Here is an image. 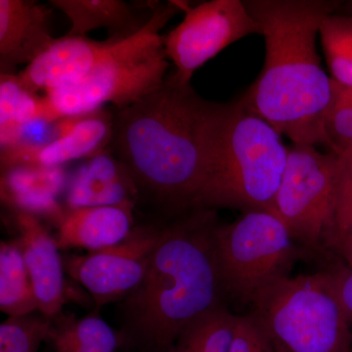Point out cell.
Wrapping results in <instances>:
<instances>
[{
  "instance_id": "1",
  "label": "cell",
  "mask_w": 352,
  "mask_h": 352,
  "mask_svg": "<svg viewBox=\"0 0 352 352\" xmlns=\"http://www.w3.org/2000/svg\"><path fill=\"white\" fill-rule=\"evenodd\" d=\"M228 103L197 94L173 72L129 107L113 109L109 149L147 201L168 217L203 208L221 151Z\"/></svg>"
},
{
  "instance_id": "2",
  "label": "cell",
  "mask_w": 352,
  "mask_h": 352,
  "mask_svg": "<svg viewBox=\"0 0 352 352\" xmlns=\"http://www.w3.org/2000/svg\"><path fill=\"white\" fill-rule=\"evenodd\" d=\"M261 27L265 59L240 97L245 108L293 144L325 145L336 82L322 68L317 38L322 21L339 10L331 0H244Z\"/></svg>"
},
{
  "instance_id": "3",
  "label": "cell",
  "mask_w": 352,
  "mask_h": 352,
  "mask_svg": "<svg viewBox=\"0 0 352 352\" xmlns=\"http://www.w3.org/2000/svg\"><path fill=\"white\" fill-rule=\"evenodd\" d=\"M142 283L126 298L129 332L153 352H166L200 317L226 305L217 251V210L171 217Z\"/></svg>"
},
{
  "instance_id": "4",
  "label": "cell",
  "mask_w": 352,
  "mask_h": 352,
  "mask_svg": "<svg viewBox=\"0 0 352 352\" xmlns=\"http://www.w3.org/2000/svg\"><path fill=\"white\" fill-rule=\"evenodd\" d=\"M182 11L179 1L159 2L145 27L124 39L85 78L46 92L50 122L94 112L108 104L122 110L161 87L170 63L160 32Z\"/></svg>"
},
{
  "instance_id": "5",
  "label": "cell",
  "mask_w": 352,
  "mask_h": 352,
  "mask_svg": "<svg viewBox=\"0 0 352 352\" xmlns=\"http://www.w3.org/2000/svg\"><path fill=\"white\" fill-rule=\"evenodd\" d=\"M249 315L270 352H349L352 346L351 326L326 270L267 285Z\"/></svg>"
},
{
  "instance_id": "6",
  "label": "cell",
  "mask_w": 352,
  "mask_h": 352,
  "mask_svg": "<svg viewBox=\"0 0 352 352\" xmlns=\"http://www.w3.org/2000/svg\"><path fill=\"white\" fill-rule=\"evenodd\" d=\"M281 136L240 98L229 102L219 161L203 208L275 212L289 155Z\"/></svg>"
},
{
  "instance_id": "7",
  "label": "cell",
  "mask_w": 352,
  "mask_h": 352,
  "mask_svg": "<svg viewBox=\"0 0 352 352\" xmlns=\"http://www.w3.org/2000/svg\"><path fill=\"white\" fill-rule=\"evenodd\" d=\"M217 251L226 302L250 307L267 285L289 276L305 254L280 217L266 210L243 212L232 223L220 224Z\"/></svg>"
},
{
  "instance_id": "8",
  "label": "cell",
  "mask_w": 352,
  "mask_h": 352,
  "mask_svg": "<svg viewBox=\"0 0 352 352\" xmlns=\"http://www.w3.org/2000/svg\"><path fill=\"white\" fill-rule=\"evenodd\" d=\"M275 198V214L302 249L319 254L330 226L337 155L312 145L293 144Z\"/></svg>"
},
{
  "instance_id": "9",
  "label": "cell",
  "mask_w": 352,
  "mask_h": 352,
  "mask_svg": "<svg viewBox=\"0 0 352 352\" xmlns=\"http://www.w3.org/2000/svg\"><path fill=\"white\" fill-rule=\"evenodd\" d=\"M258 23L245 8L244 0H210L185 11V17L162 36L166 56L175 65L173 74L182 83L227 46L261 34Z\"/></svg>"
},
{
  "instance_id": "10",
  "label": "cell",
  "mask_w": 352,
  "mask_h": 352,
  "mask_svg": "<svg viewBox=\"0 0 352 352\" xmlns=\"http://www.w3.org/2000/svg\"><path fill=\"white\" fill-rule=\"evenodd\" d=\"M162 233L159 224H140L118 245L63 259L69 276L87 289L97 307L126 298L142 283Z\"/></svg>"
},
{
  "instance_id": "11",
  "label": "cell",
  "mask_w": 352,
  "mask_h": 352,
  "mask_svg": "<svg viewBox=\"0 0 352 352\" xmlns=\"http://www.w3.org/2000/svg\"><path fill=\"white\" fill-rule=\"evenodd\" d=\"M113 112L99 109L85 115L55 120L56 138L36 148L1 150V170L15 166H63L107 149L113 131Z\"/></svg>"
},
{
  "instance_id": "12",
  "label": "cell",
  "mask_w": 352,
  "mask_h": 352,
  "mask_svg": "<svg viewBox=\"0 0 352 352\" xmlns=\"http://www.w3.org/2000/svg\"><path fill=\"white\" fill-rule=\"evenodd\" d=\"M126 38L96 41L87 36L55 38L47 50L21 72V82L34 94L74 85L119 50Z\"/></svg>"
},
{
  "instance_id": "13",
  "label": "cell",
  "mask_w": 352,
  "mask_h": 352,
  "mask_svg": "<svg viewBox=\"0 0 352 352\" xmlns=\"http://www.w3.org/2000/svg\"><path fill=\"white\" fill-rule=\"evenodd\" d=\"M12 212L20 233L18 243L31 278L38 311L53 318L62 314L67 300L60 249L41 219L20 210Z\"/></svg>"
},
{
  "instance_id": "14",
  "label": "cell",
  "mask_w": 352,
  "mask_h": 352,
  "mask_svg": "<svg viewBox=\"0 0 352 352\" xmlns=\"http://www.w3.org/2000/svg\"><path fill=\"white\" fill-rule=\"evenodd\" d=\"M51 13L34 0H0V75H12L50 47Z\"/></svg>"
},
{
  "instance_id": "15",
  "label": "cell",
  "mask_w": 352,
  "mask_h": 352,
  "mask_svg": "<svg viewBox=\"0 0 352 352\" xmlns=\"http://www.w3.org/2000/svg\"><path fill=\"white\" fill-rule=\"evenodd\" d=\"M139 193L131 173L111 150L87 157L69 178L65 191L66 210L132 203Z\"/></svg>"
},
{
  "instance_id": "16",
  "label": "cell",
  "mask_w": 352,
  "mask_h": 352,
  "mask_svg": "<svg viewBox=\"0 0 352 352\" xmlns=\"http://www.w3.org/2000/svg\"><path fill=\"white\" fill-rule=\"evenodd\" d=\"M69 177L63 166H15L1 170V199L11 208L59 226L66 208L58 201Z\"/></svg>"
},
{
  "instance_id": "17",
  "label": "cell",
  "mask_w": 352,
  "mask_h": 352,
  "mask_svg": "<svg viewBox=\"0 0 352 352\" xmlns=\"http://www.w3.org/2000/svg\"><path fill=\"white\" fill-rule=\"evenodd\" d=\"M135 204L67 210L58 226L56 243L61 250L100 251L122 242L134 224Z\"/></svg>"
},
{
  "instance_id": "18",
  "label": "cell",
  "mask_w": 352,
  "mask_h": 352,
  "mask_svg": "<svg viewBox=\"0 0 352 352\" xmlns=\"http://www.w3.org/2000/svg\"><path fill=\"white\" fill-rule=\"evenodd\" d=\"M50 3L71 21L67 36H87L88 32L104 28L110 38H126L145 27L156 7L149 13L143 11L153 8L157 2L129 4L122 0H50Z\"/></svg>"
},
{
  "instance_id": "19",
  "label": "cell",
  "mask_w": 352,
  "mask_h": 352,
  "mask_svg": "<svg viewBox=\"0 0 352 352\" xmlns=\"http://www.w3.org/2000/svg\"><path fill=\"white\" fill-rule=\"evenodd\" d=\"M47 342L55 352H117L120 344L118 333L97 314L53 317Z\"/></svg>"
},
{
  "instance_id": "20",
  "label": "cell",
  "mask_w": 352,
  "mask_h": 352,
  "mask_svg": "<svg viewBox=\"0 0 352 352\" xmlns=\"http://www.w3.org/2000/svg\"><path fill=\"white\" fill-rule=\"evenodd\" d=\"M50 122L45 97L34 94L19 75H0V144L10 142L20 127L36 120Z\"/></svg>"
},
{
  "instance_id": "21",
  "label": "cell",
  "mask_w": 352,
  "mask_h": 352,
  "mask_svg": "<svg viewBox=\"0 0 352 352\" xmlns=\"http://www.w3.org/2000/svg\"><path fill=\"white\" fill-rule=\"evenodd\" d=\"M0 309L9 317L28 316L38 310L18 242L0 245Z\"/></svg>"
},
{
  "instance_id": "22",
  "label": "cell",
  "mask_w": 352,
  "mask_h": 352,
  "mask_svg": "<svg viewBox=\"0 0 352 352\" xmlns=\"http://www.w3.org/2000/svg\"><path fill=\"white\" fill-rule=\"evenodd\" d=\"M319 38L331 78L340 85L352 87V17L330 14L322 21Z\"/></svg>"
},
{
  "instance_id": "23",
  "label": "cell",
  "mask_w": 352,
  "mask_h": 352,
  "mask_svg": "<svg viewBox=\"0 0 352 352\" xmlns=\"http://www.w3.org/2000/svg\"><path fill=\"white\" fill-rule=\"evenodd\" d=\"M50 329L51 318L43 314L9 317L0 325V352H41Z\"/></svg>"
},
{
  "instance_id": "24",
  "label": "cell",
  "mask_w": 352,
  "mask_h": 352,
  "mask_svg": "<svg viewBox=\"0 0 352 352\" xmlns=\"http://www.w3.org/2000/svg\"><path fill=\"white\" fill-rule=\"evenodd\" d=\"M336 155L335 195L324 249L331 240L352 233V149Z\"/></svg>"
},
{
  "instance_id": "25",
  "label": "cell",
  "mask_w": 352,
  "mask_h": 352,
  "mask_svg": "<svg viewBox=\"0 0 352 352\" xmlns=\"http://www.w3.org/2000/svg\"><path fill=\"white\" fill-rule=\"evenodd\" d=\"M328 148L335 154L352 149V87L336 82V95L325 124Z\"/></svg>"
},
{
  "instance_id": "26",
  "label": "cell",
  "mask_w": 352,
  "mask_h": 352,
  "mask_svg": "<svg viewBox=\"0 0 352 352\" xmlns=\"http://www.w3.org/2000/svg\"><path fill=\"white\" fill-rule=\"evenodd\" d=\"M229 352H270L267 342L249 314L238 316Z\"/></svg>"
},
{
  "instance_id": "27",
  "label": "cell",
  "mask_w": 352,
  "mask_h": 352,
  "mask_svg": "<svg viewBox=\"0 0 352 352\" xmlns=\"http://www.w3.org/2000/svg\"><path fill=\"white\" fill-rule=\"evenodd\" d=\"M326 270L328 271L336 295L352 328V270L344 264Z\"/></svg>"
},
{
  "instance_id": "28",
  "label": "cell",
  "mask_w": 352,
  "mask_h": 352,
  "mask_svg": "<svg viewBox=\"0 0 352 352\" xmlns=\"http://www.w3.org/2000/svg\"><path fill=\"white\" fill-rule=\"evenodd\" d=\"M325 251L335 252L344 261V265L352 270V233L331 240L326 245Z\"/></svg>"
},
{
  "instance_id": "29",
  "label": "cell",
  "mask_w": 352,
  "mask_h": 352,
  "mask_svg": "<svg viewBox=\"0 0 352 352\" xmlns=\"http://www.w3.org/2000/svg\"><path fill=\"white\" fill-rule=\"evenodd\" d=\"M337 12L352 17V1H347L346 4L342 3Z\"/></svg>"
},
{
  "instance_id": "30",
  "label": "cell",
  "mask_w": 352,
  "mask_h": 352,
  "mask_svg": "<svg viewBox=\"0 0 352 352\" xmlns=\"http://www.w3.org/2000/svg\"><path fill=\"white\" fill-rule=\"evenodd\" d=\"M349 352H352V346H351V351H349Z\"/></svg>"
}]
</instances>
